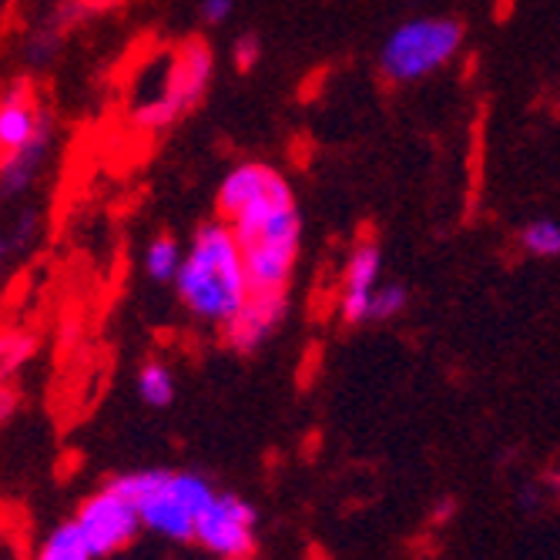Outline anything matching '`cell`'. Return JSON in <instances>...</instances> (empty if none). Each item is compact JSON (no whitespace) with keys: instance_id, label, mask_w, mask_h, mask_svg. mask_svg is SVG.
Returning a JSON list of instances; mask_svg holds the SVG:
<instances>
[{"instance_id":"obj_1","label":"cell","mask_w":560,"mask_h":560,"mask_svg":"<svg viewBox=\"0 0 560 560\" xmlns=\"http://www.w3.org/2000/svg\"><path fill=\"white\" fill-rule=\"evenodd\" d=\"M215 209L242 245L252 289H289L302 248L292 182L266 162L235 165L215 191Z\"/></svg>"},{"instance_id":"obj_2","label":"cell","mask_w":560,"mask_h":560,"mask_svg":"<svg viewBox=\"0 0 560 560\" xmlns=\"http://www.w3.org/2000/svg\"><path fill=\"white\" fill-rule=\"evenodd\" d=\"M172 285L185 310L215 329H222L242 310L252 295V279L229 222H209L191 235L182 272Z\"/></svg>"},{"instance_id":"obj_3","label":"cell","mask_w":560,"mask_h":560,"mask_svg":"<svg viewBox=\"0 0 560 560\" xmlns=\"http://www.w3.org/2000/svg\"><path fill=\"white\" fill-rule=\"evenodd\" d=\"M215 78V55L206 40H182L148 58L128 94V115L144 131H162L195 112Z\"/></svg>"},{"instance_id":"obj_4","label":"cell","mask_w":560,"mask_h":560,"mask_svg":"<svg viewBox=\"0 0 560 560\" xmlns=\"http://www.w3.org/2000/svg\"><path fill=\"white\" fill-rule=\"evenodd\" d=\"M138 506L144 530L168 540H195V524L215 497L212 483L188 470H135L115 480Z\"/></svg>"},{"instance_id":"obj_5","label":"cell","mask_w":560,"mask_h":560,"mask_svg":"<svg viewBox=\"0 0 560 560\" xmlns=\"http://www.w3.org/2000/svg\"><path fill=\"white\" fill-rule=\"evenodd\" d=\"M464 47V24L453 18H413L399 24L383 50H380V71L396 81L410 84L443 71Z\"/></svg>"},{"instance_id":"obj_6","label":"cell","mask_w":560,"mask_h":560,"mask_svg":"<svg viewBox=\"0 0 560 560\" xmlns=\"http://www.w3.org/2000/svg\"><path fill=\"white\" fill-rule=\"evenodd\" d=\"M71 524L78 527V534L88 544V550L94 553V560L118 557L144 530L138 506L115 480L108 487H101L97 493L84 497Z\"/></svg>"},{"instance_id":"obj_7","label":"cell","mask_w":560,"mask_h":560,"mask_svg":"<svg viewBox=\"0 0 560 560\" xmlns=\"http://www.w3.org/2000/svg\"><path fill=\"white\" fill-rule=\"evenodd\" d=\"M256 527L259 514L248 500L235 493H215L195 524V544L219 560L252 557V550H256Z\"/></svg>"},{"instance_id":"obj_8","label":"cell","mask_w":560,"mask_h":560,"mask_svg":"<svg viewBox=\"0 0 560 560\" xmlns=\"http://www.w3.org/2000/svg\"><path fill=\"white\" fill-rule=\"evenodd\" d=\"M289 316L285 289H252L242 310L222 326V339L235 352H256Z\"/></svg>"},{"instance_id":"obj_9","label":"cell","mask_w":560,"mask_h":560,"mask_svg":"<svg viewBox=\"0 0 560 560\" xmlns=\"http://www.w3.org/2000/svg\"><path fill=\"white\" fill-rule=\"evenodd\" d=\"M383 282V248L376 238H360L346 256L339 313L349 326L370 323V302Z\"/></svg>"},{"instance_id":"obj_10","label":"cell","mask_w":560,"mask_h":560,"mask_svg":"<svg viewBox=\"0 0 560 560\" xmlns=\"http://www.w3.org/2000/svg\"><path fill=\"white\" fill-rule=\"evenodd\" d=\"M44 138H50V118L44 115L37 94L27 84H11L8 91H0V159Z\"/></svg>"},{"instance_id":"obj_11","label":"cell","mask_w":560,"mask_h":560,"mask_svg":"<svg viewBox=\"0 0 560 560\" xmlns=\"http://www.w3.org/2000/svg\"><path fill=\"white\" fill-rule=\"evenodd\" d=\"M47 151H50V138H44L24 151H14L8 159H0V195L4 198L24 195L34 185V178L40 175V168L47 162Z\"/></svg>"},{"instance_id":"obj_12","label":"cell","mask_w":560,"mask_h":560,"mask_svg":"<svg viewBox=\"0 0 560 560\" xmlns=\"http://www.w3.org/2000/svg\"><path fill=\"white\" fill-rule=\"evenodd\" d=\"M185 262V248L172 238V235H159L151 238L144 248V272L155 282H175Z\"/></svg>"},{"instance_id":"obj_13","label":"cell","mask_w":560,"mask_h":560,"mask_svg":"<svg viewBox=\"0 0 560 560\" xmlns=\"http://www.w3.org/2000/svg\"><path fill=\"white\" fill-rule=\"evenodd\" d=\"M37 339L24 329H0V386H11V380L34 360Z\"/></svg>"},{"instance_id":"obj_14","label":"cell","mask_w":560,"mask_h":560,"mask_svg":"<svg viewBox=\"0 0 560 560\" xmlns=\"http://www.w3.org/2000/svg\"><path fill=\"white\" fill-rule=\"evenodd\" d=\"M34 560H94V553H91L88 544L81 540L78 527L68 521V524H58L55 530H50V534L40 540Z\"/></svg>"},{"instance_id":"obj_15","label":"cell","mask_w":560,"mask_h":560,"mask_svg":"<svg viewBox=\"0 0 560 560\" xmlns=\"http://www.w3.org/2000/svg\"><path fill=\"white\" fill-rule=\"evenodd\" d=\"M138 396L148 402V406H159V410H165V406H172L175 399V376L165 363H144L138 370Z\"/></svg>"},{"instance_id":"obj_16","label":"cell","mask_w":560,"mask_h":560,"mask_svg":"<svg viewBox=\"0 0 560 560\" xmlns=\"http://www.w3.org/2000/svg\"><path fill=\"white\" fill-rule=\"evenodd\" d=\"M521 248L534 259H557L560 256V225L553 219H534L521 232Z\"/></svg>"},{"instance_id":"obj_17","label":"cell","mask_w":560,"mask_h":560,"mask_svg":"<svg viewBox=\"0 0 560 560\" xmlns=\"http://www.w3.org/2000/svg\"><path fill=\"white\" fill-rule=\"evenodd\" d=\"M406 310V289L399 282H380L370 302V319L373 323H389Z\"/></svg>"},{"instance_id":"obj_18","label":"cell","mask_w":560,"mask_h":560,"mask_svg":"<svg viewBox=\"0 0 560 560\" xmlns=\"http://www.w3.org/2000/svg\"><path fill=\"white\" fill-rule=\"evenodd\" d=\"M259 58H262V40H259V34H238L235 44H232V65L238 71H252V68L259 65Z\"/></svg>"},{"instance_id":"obj_19","label":"cell","mask_w":560,"mask_h":560,"mask_svg":"<svg viewBox=\"0 0 560 560\" xmlns=\"http://www.w3.org/2000/svg\"><path fill=\"white\" fill-rule=\"evenodd\" d=\"M232 11H235V0H201V8H198L201 21H206L209 27L225 24L232 18Z\"/></svg>"},{"instance_id":"obj_20","label":"cell","mask_w":560,"mask_h":560,"mask_svg":"<svg viewBox=\"0 0 560 560\" xmlns=\"http://www.w3.org/2000/svg\"><path fill=\"white\" fill-rule=\"evenodd\" d=\"M21 406V393L14 386H0V423H8Z\"/></svg>"},{"instance_id":"obj_21","label":"cell","mask_w":560,"mask_h":560,"mask_svg":"<svg viewBox=\"0 0 560 560\" xmlns=\"http://www.w3.org/2000/svg\"><path fill=\"white\" fill-rule=\"evenodd\" d=\"M453 514V500H440L436 503V521H446Z\"/></svg>"},{"instance_id":"obj_22","label":"cell","mask_w":560,"mask_h":560,"mask_svg":"<svg viewBox=\"0 0 560 560\" xmlns=\"http://www.w3.org/2000/svg\"><path fill=\"white\" fill-rule=\"evenodd\" d=\"M8 245H11V238H8L4 232H0V259H4V256H8Z\"/></svg>"},{"instance_id":"obj_23","label":"cell","mask_w":560,"mask_h":560,"mask_svg":"<svg viewBox=\"0 0 560 560\" xmlns=\"http://www.w3.org/2000/svg\"><path fill=\"white\" fill-rule=\"evenodd\" d=\"M94 4H115V0H94Z\"/></svg>"},{"instance_id":"obj_24","label":"cell","mask_w":560,"mask_h":560,"mask_svg":"<svg viewBox=\"0 0 560 560\" xmlns=\"http://www.w3.org/2000/svg\"><path fill=\"white\" fill-rule=\"evenodd\" d=\"M229 560H252V557H229Z\"/></svg>"}]
</instances>
